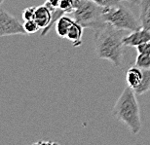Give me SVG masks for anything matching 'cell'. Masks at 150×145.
<instances>
[{"mask_svg":"<svg viewBox=\"0 0 150 145\" xmlns=\"http://www.w3.org/2000/svg\"><path fill=\"white\" fill-rule=\"evenodd\" d=\"M35 11H36V7L35 6H30V7L25 8L22 13V18L23 21H30L34 20L35 17Z\"/></svg>","mask_w":150,"mask_h":145,"instance_id":"9a60e30c","label":"cell"},{"mask_svg":"<svg viewBox=\"0 0 150 145\" xmlns=\"http://www.w3.org/2000/svg\"><path fill=\"white\" fill-rule=\"evenodd\" d=\"M126 30L104 23L95 29L96 54L98 59L109 60L115 67H121L124 59Z\"/></svg>","mask_w":150,"mask_h":145,"instance_id":"6da1fadb","label":"cell"},{"mask_svg":"<svg viewBox=\"0 0 150 145\" xmlns=\"http://www.w3.org/2000/svg\"><path fill=\"white\" fill-rule=\"evenodd\" d=\"M75 20H72L71 18L67 16H62L58 20V22L56 23V31L59 37L61 38H67V32L71 25H73Z\"/></svg>","mask_w":150,"mask_h":145,"instance_id":"8fae6325","label":"cell"},{"mask_svg":"<svg viewBox=\"0 0 150 145\" xmlns=\"http://www.w3.org/2000/svg\"><path fill=\"white\" fill-rule=\"evenodd\" d=\"M47 3H49L51 6H53L54 8H59V4H61L62 0H46Z\"/></svg>","mask_w":150,"mask_h":145,"instance_id":"ac0fdd59","label":"cell"},{"mask_svg":"<svg viewBox=\"0 0 150 145\" xmlns=\"http://www.w3.org/2000/svg\"><path fill=\"white\" fill-rule=\"evenodd\" d=\"M137 53H150V41L137 47Z\"/></svg>","mask_w":150,"mask_h":145,"instance_id":"2e32d148","label":"cell"},{"mask_svg":"<svg viewBox=\"0 0 150 145\" xmlns=\"http://www.w3.org/2000/svg\"><path fill=\"white\" fill-rule=\"evenodd\" d=\"M91 1L96 2L97 4L103 6V7H105V6H110V5H114L112 0H91Z\"/></svg>","mask_w":150,"mask_h":145,"instance_id":"e0dca14e","label":"cell"},{"mask_svg":"<svg viewBox=\"0 0 150 145\" xmlns=\"http://www.w3.org/2000/svg\"><path fill=\"white\" fill-rule=\"evenodd\" d=\"M103 7L91 0H76L72 15L74 20L84 28L96 29L104 25L103 20Z\"/></svg>","mask_w":150,"mask_h":145,"instance_id":"277c9868","label":"cell"},{"mask_svg":"<svg viewBox=\"0 0 150 145\" xmlns=\"http://www.w3.org/2000/svg\"><path fill=\"white\" fill-rule=\"evenodd\" d=\"M51 20H52V12L48 9L44 4L36 7L35 11V17L34 21L39 25L40 28H46L50 25Z\"/></svg>","mask_w":150,"mask_h":145,"instance_id":"ba28073f","label":"cell"},{"mask_svg":"<svg viewBox=\"0 0 150 145\" xmlns=\"http://www.w3.org/2000/svg\"><path fill=\"white\" fill-rule=\"evenodd\" d=\"M113 116L123 123L133 134H137L142 129L140 110L137 93L130 87H126L113 108Z\"/></svg>","mask_w":150,"mask_h":145,"instance_id":"7a4b0ae2","label":"cell"},{"mask_svg":"<svg viewBox=\"0 0 150 145\" xmlns=\"http://www.w3.org/2000/svg\"><path fill=\"white\" fill-rule=\"evenodd\" d=\"M23 28H25V32L28 34H33V33H36L40 28L36 23L34 20H30V21H25L23 23Z\"/></svg>","mask_w":150,"mask_h":145,"instance_id":"5bb4252c","label":"cell"},{"mask_svg":"<svg viewBox=\"0 0 150 145\" xmlns=\"http://www.w3.org/2000/svg\"><path fill=\"white\" fill-rule=\"evenodd\" d=\"M17 34H26L23 25L7 11L0 9V37Z\"/></svg>","mask_w":150,"mask_h":145,"instance_id":"5b68a950","label":"cell"},{"mask_svg":"<svg viewBox=\"0 0 150 145\" xmlns=\"http://www.w3.org/2000/svg\"><path fill=\"white\" fill-rule=\"evenodd\" d=\"M103 20L104 23L129 32L142 28L139 21L137 20L133 12L126 6L119 5V3L103 7Z\"/></svg>","mask_w":150,"mask_h":145,"instance_id":"3957f363","label":"cell"},{"mask_svg":"<svg viewBox=\"0 0 150 145\" xmlns=\"http://www.w3.org/2000/svg\"><path fill=\"white\" fill-rule=\"evenodd\" d=\"M84 26L81 25L79 23H77L76 21L73 23V25H71L67 32V40H69L72 43L73 47H79L82 44V36L84 32Z\"/></svg>","mask_w":150,"mask_h":145,"instance_id":"9c48e42d","label":"cell"},{"mask_svg":"<svg viewBox=\"0 0 150 145\" xmlns=\"http://www.w3.org/2000/svg\"><path fill=\"white\" fill-rule=\"evenodd\" d=\"M148 41H150V30L142 28L128 33L123 40L125 46L136 48Z\"/></svg>","mask_w":150,"mask_h":145,"instance_id":"8992f818","label":"cell"},{"mask_svg":"<svg viewBox=\"0 0 150 145\" xmlns=\"http://www.w3.org/2000/svg\"><path fill=\"white\" fill-rule=\"evenodd\" d=\"M143 72V77L142 83L139 84V86L134 89V93L137 95H142L144 93H148L150 91V68L149 69H142Z\"/></svg>","mask_w":150,"mask_h":145,"instance_id":"7c38bea8","label":"cell"},{"mask_svg":"<svg viewBox=\"0 0 150 145\" xmlns=\"http://www.w3.org/2000/svg\"><path fill=\"white\" fill-rule=\"evenodd\" d=\"M134 64L142 69L150 68V53H139Z\"/></svg>","mask_w":150,"mask_h":145,"instance_id":"4fadbf2b","label":"cell"},{"mask_svg":"<svg viewBox=\"0 0 150 145\" xmlns=\"http://www.w3.org/2000/svg\"><path fill=\"white\" fill-rule=\"evenodd\" d=\"M143 77L142 69L139 68V66L134 64V66H131L128 68L127 72H126V82H127V86L132 88L133 90L137 89L142 83Z\"/></svg>","mask_w":150,"mask_h":145,"instance_id":"52a82bcc","label":"cell"},{"mask_svg":"<svg viewBox=\"0 0 150 145\" xmlns=\"http://www.w3.org/2000/svg\"><path fill=\"white\" fill-rule=\"evenodd\" d=\"M36 144H56L55 142H46V141H40V142H36Z\"/></svg>","mask_w":150,"mask_h":145,"instance_id":"d6986e66","label":"cell"},{"mask_svg":"<svg viewBox=\"0 0 150 145\" xmlns=\"http://www.w3.org/2000/svg\"><path fill=\"white\" fill-rule=\"evenodd\" d=\"M139 23L142 28L150 30V0H140Z\"/></svg>","mask_w":150,"mask_h":145,"instance_id":"30bf717a","label":"cell"},{"mask_svg":"<svg viewBox=\"0 0 150 145\" xmlns=\"http://www.w3.org/2000/svg\"><path fill=\"white\" fill-rule=\"evenodd\" d=\"M3 1H4V0H0V6L2 5V3H3Z\"/></svg>","mask_w":150,"mask_h":145,"instance_id":"ffe728a7","label":"cell"}]
</instances>
